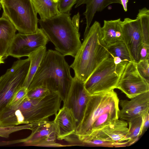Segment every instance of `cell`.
Here are the masks:
<instances>
[{"instance_id":"obj_1","label":"cell","mask_w":149,"mask_h":149,"mask_svg":"<svg viewBox=\"0 0 149 149\" xmlns=\"http://www.w3.org/2000/svg\"><path fill=\"white\" fill-rule=\"evenodd\" d=\"M119 99L114 91L89 95L74 133L79 138L114 123L119 118Z\"/></svg>"},{"instance_id":"obj_2","label":"cell","mask_w":149,"mask_h":149,"mask_svg":"<svg viewBox=\"0 0 149 149\" xmlns=\"http://www.w3.org/2000/svg\"><path fill=\"white\" fill-rule=\"evenodd\" d=\"M70 68L64 56L56 50H48L33 78L28 90L44 86L51 92H58L64 102L73 81Z\"/></svg>"},{"instance_id":"obj_3","label":"cell","mask_w":149,"mask_h":149,"mask_svg":"<svg viewBox=\"0 0 149 149\" xmlns=\"http://www.w3.org/2000/svg\"><path fill=\"white\" fill-rule=\"evenodd\" d=\"M101 28L96 21L89 28L70 66L74 70V77L84 83L97 67L110 56L102 41Z\"/></svg>"},{"instance_id":"obj_4","label":"cell","mask_w":149,"mask_h":149,"mask_svg":"<svg viewBox=\"0 0 149 149\" xmlns=\"http://www.w3.org/2000/svg\"><path fill=\"white\" fill-rule=\"evenodd\" d=\"M70 15L60 13L50 18L38 19V22L56 51L64 56L75 58L81 43L79 31L73 26Z\"/></svg>"},{"instance_id":"obj_5","label":"cell","mask_w":149,"mask_h":149,"mask_svg":"<svg viewBox=\"0 0 149 149\" xmlns=\"http://www.w3.org/2000/svg\"><path fill=\"white\" fill-rule=\"evenodd\" d=\"M128 63L123 61L116 65L110 55L97 67L84 83L86 92L91 95L117 88L121 75Z\"/></svg>"},{"instance_id":"obj_6","label":"cell","mask_w":149,"mask_h":149,"mask_svg":"<svg viewBox=\"0 0 149 149\" xmlns=\"http://www.w3.org/2000/svg\"><path fill=\"white\" fill-rule=\"evenodd\" d=\"M2 14L6 17L19 33H35L38 29L37 13L31 0H0Z\"/></svg>"},{"instance_id":"obj_7","label":"cell","mask_w":149,"mask_h":149,"mask_svg":"<svg viewBox=\"0 0 149 149\" xmlns=\"http://www.w3.org/2000/svg\"><path fill=\"white\" fill-rule=\"evenodd\" d=\"M62 99L57 92H51L45 96L32 99L27 97L21 103L25 124L49 120L60 109Z\"/></svg>"},{"instance_id":"obj_8","label":"cell","mask_w":149,"mask_h":149,"mask_svg":"<svg viewBox=\"0 0 149 149\" xmlns=\"http://www.w3.org/2000/svg\"><path fill=\"white\" fill-rule=\"evenodd\" d=\"M30 65L28 58L18 60L0 77V114L7 107L15 92L23 86Z\"/></svg>"},{"instance_id":"obj_9","label":"cell","mask_w":149,"mask_h":149,"mask_svg":"<svg viewBox=\"0 0 149 149\" xmlns=\"http://www.w3.org/2000/svg\"><path fill=\"white\" fill-rule=\"evenodd\" d=\"M43 30L38 28L36 32L15 35L5 56H11L17 58L28 56L41 47L46 46L49 41Z\"/></svg>"},{"instance_id":"obj_10","label":"cell","mask_w":149,"mask_h":149,"mask_svg":"<svg viewBox=\"0 0 149 149\" xmlns=\"http://www.w3.org/2000/svg\"><path fill=\"white\" fill-rule=\"evenodd\" d=\"M32 124L31 134L17 142H22L27 146L47 147L71 146L56 142L57 134L53 121L35 122Z\"/></svg>"},{"instance_id":"obj_11","label":"cell","mask_w":149,"mask_h":149,"mask_svg":"<svg viewBox=\"0 0 149 149\" xmlns=\"http://www.w3.org/2000/svg\"><path fill=\"white\" fill-rule=\"evenodd\" d=\"M117 88L131 99L149 92V82L140 74L136 63L131 61L127 64L120 78Z\"/></svg>"},{"instance_id":"obj_12","label":"cell","mask_w":149,"mask_h":149,"mask_svg":"<svg viewBox=\"0 0 149 149\" xmlns=\"http://www.w3.org/2000/svg\"><path fill=\"white\" fill-rule=\"evenodd\" d=\"M123 42L129 52L132 61H140V52L143 40L140 22L136 17L133 19L125 18L122 22Z\"/></svg>"},{"instance_id":"obj_13","label":"cell","mask_w":149,"mask_h":149,"mask_svg":"<svg viewBox=\"0 0 149 149\" xmlns=\"http://www.w3.org/2000/svg\"><path fill=\"white\" fill-rule=\"evenodd\" d=\"M89 95L84 88V83L74 77L63 106L72 111L76 120L77 125L81 120Z\"/></svg>"},{"instance_id":"obj_14","label":"cell","mask_w":149,"mask_h":149,"mask_svg":"<svg viewBox=\"0 0 149 149\" xmlns=\"http://www.w3.org/2000/svg\"><path fill=\"white\" fill-rule=\"evenodd\" d=\"M119 104L121 107L119 113V118L127 121L149 112V92L145 93L131 99V100H121Z\"/></svg>"},{"instance_id":"obj_15","label":"cell","mask_w":149,"mask_h":149,"mask_svg":"<svg viewBox=\"0 0 149 149\" xmlns=\"http://www.w3.org/2000/svg\"><path fill=\"white\" fill-rule=\"evenodd\" d=\"M128 125L127 122L118 119L114 123L86 136L115 143L123 142L128 131Z\"/></svg>"},{"instance_id":"obj_16","label":"cell","mask_w":149,"mask_h":149,"mask_svg":"<svg viewBox=\"0 0 149 149\" xmlns=\"http://www.w3.org/2000/svg\"><path fill=\"white\" fill-rule=\"evenodd\" d=\"M53 121L56 128L57 139L63 140L74 133L77 126V122L72 111L63 107L55 115Z\"/></svg>"},{"instance_id":"obj_17","label":"cell","mask_w":149,"mask_h":149,"mask_svg":"<svg viewBox=\"0 0 149 149\" xmlns=\"http://www.w3.org/2000/svg\"><path fill=\"white\" fill-rule=\"evenodd\" d=\"M122 22L120 18L104 21L101 28V40L107 48L123 41Z\"/></svg>"},{"instance_id":"obj_18","label":"cell","mask_w":149,"mask_h":149,"mask_svg":"<svg viewBox=\"0 0 149 149\" xmlns=\"http://www.w3.org/2000/svg\"><path fill=\"white\" fill-rule=\"evenodd\" d=\"M114 3L121 4L120 0H78L75 6L77 8L86 4V10L84 13L86 20V26L84 36L87 33L94 16L97 12H101L108 6Z\"/></svg>"},{"instance_id":"obj_19","label":"cell","mask_w":149,"mask_h":149,"mask_svg":"<svg viewBox=\"0 0 149 149\" xmlns=\"http://www.w3.org/2000/svg\"><path fill=\"white\" fill-rule=\"evenodd\" d=\"M16 31L11 22L2 14L0 17V57L4 59Z\"/></svg>"},{"instance_id":"obj_20","label":"cell","mask_w":149,"mask_h":149,"mask_svg":"<svg viewBox=\"0 0 149 149\" xmlns=\"http://www.w3.org/2000/svg\"><path fill=\"white\" fill-rule=\"evenodd\" d=\"M35 10L40 19L50 18L59 14L58 2L54 0H31Z\"/></svg>"},{"instance_id":"obj_21","label":"cell","mask_w":149,"mask_h":149,"mask_svg":"<svg viewBox=\"0 0 149 149\" xmlns=\"http://www.w3.org/2000/svg\"><path fill=\"white\" fill-rule=\"evenodd\" d=\"M46 46L39 48L28 56L30 61L28 72L23 85L28 88L46 52Z\"/></svg>"},{"instance_id":"obj_22","label":"cell","mask_w":149,"mask_h":149,"mask_svg":"<svg viewBox=\"0 0 149 149\" xmlns=\"http://www.w3.org/2000/svg\"><path fill=\"white\" fill-rule=\"evenodd\" d=\"M77 136V146L113 147H125L128 146V144L127 141L124 142L115 143L88 136L79 138Z\"/></svg>"},{"instance_id":"obj_23","label":"cell","mask_w":149,"mask_h":149,"mask_svg":"<svg viewBox=\"0 0 149 149\" xmlns=\"http://www.w3.org/2000/svg\"><path fill=\"white\" fill-rule=\"evenodd\" d=\"M143 122V119L142 116L133 118L128 122V130L124 139V141H127L128 146L136 141L139 137L141 135Z\"/></svg>"},{"instance_id":"obj_24","label":"cell","mask_w":149,"mask_h":149,"mask_svg":"<svg viewBox=\"0 0 149 149\" xmlns=\"http://www.w3.org/2000/svg\"><path fill=\"white\" fill-rule=\"evenodd\" d=\"M139 21L143 44L149 45V10L144 7L139 10L136 17Z\"/></svg>"},{"instance_id":"obj_25","label":"cell","mask_w":149,"mask_h":149,"mask_svg":"<svg viewBox=\"0 0 149 149\" xmlns=\"http://www.w3.org/2000/svg\"><path fill=\"white\" fill-rule=\"evenodd\" d=\"M107 48L111 56L119 57L123 61L128 62L132 61L127 49L123 41L111 45Z\"/></svg>"},{"instance_id":"obj_26","label":"cell","mask_w":149,"mask_h":149,"mask_svg":"<svg viewBox=\"0 0 149 149\" xmlns=\"http://www.w3.org/2000/svg\"><path fill=\"white\" fill-rule=\"evenodd\" d=\"M32 123L25 124L21 125L2 127L0 126V137L8 138L13 133L25 130H31Z\"/></svg>"},{"instance_id":"obj_27","label":"cell","mask_w":149,"mask_h":149,"mask_svg":"<svg viewBox=\"0 0 149 149\" xmlns=\"http://www.w3.org/2000/svg\"><path fill=\"white\" fill-rule=\"evenodd\" d=\"M28 92L27 88L20 87L15 93L7 107L14 108L21 104L27 97Z\"/></svg>"},{"instance_id":"obj_28","label":"cell","mask_w":149,"mask_h":149,"mask_svg":"<svg viewBox=\"0 0 149 149\" xmlns=\"http://www.w3.org/2000/svg\"><path fill=\"white\" fill-rule=\"evenodd\" d=\"M50 92V91L45 87L38 86L28 90L27 97L32 99L41 98L47 95Z\"/></svg>"},{"instance_id":"obj_29","label":"cell","mask_w":149,"mask_h":149,"mask_svg":"<svg viewBox=\"0 0 149 149\" xmlns=\"http://www.w3.org/2000/svg\"><path fill=\"white\" fill-rule=\"evenodd\" d=\"M136 67L140 74L149 82V58L140 61L136 63Z\"/></svg>"},{"instance_id":"obj_30","label":"cell","mask_w":149,"mask_h":149,"mask_svg":"<svg viewBox=\"0 0 149 149\" xmlns=\"http://www.w3.org/2000/svg\"><path fill=\"white\" fill-rule=\"evenodd\" d=\"M78 0H59L58 8L61 13H70L73 6Z\"/></svg>"},{"instance_id":"obj_31","label":"cell","mask_w":149,"mask_h":149,"mask_svg":"<svg viewBox=\"0 0 149 149\" xmlns=\"http://www.w3.org/2000/svg\"><path fill=\"white\" fill-rule=\"evenodd\" d=\"M149 45L143 44L140 52V61L149 58Z\"/></svg>"},{"instance_id":"obj_32","label":"cell","mask_w":149,"mask_h":149,"mask_svg":"<svg viewBox=\"0 0 149 149\" xmlns=\"http://www.w3.org/2000/svg\"><path fill=\"white\" fill-rule=\"evenodd\" d=\"M143 119V125L141 132V135L147 130L149 125V112L142 116Z\"/></svg>"},{"instance_id":"obj_33","label":"cell","mask_w":149,"mask_h":149,"mask_svg":"<svg viewBox=\"0 0 149 149\" xmlns=\"http://www.w3.org/2000/svg\"><path fill=\"white\" fill-rule=\"evenodd\" d=\"M80 14L79 13L74 15L71 19L72 23L74 27L79 31V22L80 19Z\"/></svg>"},{"instance_id":"obj_34","label":"cell","mask_w":149,"mask_h":149,"mask_svg":"<svg viewBox=\"0 0 149 149\" xmlns=\"http://www.w3.org/2000/svg\"><path fill=\"white\" fill-rule=\"evenodd\" d=\"M129 0H120L121 2V4L123 6V9L126 12L127 10V3Z\"/></svg>"},{"instance_id":"obj_35","label":"cell","mask_w":149,"mask_h":149,"mask_svg":"<svg viewBox=\"0 0 149 149\" xmlns=\"http://www.w3.org/2000/svg\"><path fill=\"white\" fill-rule=\"evenodd\" d=\"M113 59V61L114 63L116 65L118 64L121 63L123 61L122 59L120 57H116V56H112Z\"/></svg>"},{"instance_id":"obj_36","label":"cell","mask_w":149,"mask_h":149,"mask_svg":"<svg viewBox=\"0 0 149 149\" xmlns=\"http://www.w3.org/2000/svg\"><path fill=\"white\" fill-rule=\"evenodd\" d=\"M4 59L3 57H0V64L4 63Z\"/></svg>"},{"instance_id":"obj_37","label":"cell","mask_w":149,"mask_h":149,"mask_svg":"<svg viewBox=\"0 0 149 149\" xmlns=\"http://www.w3.org/2000/svg\"><path fill=\"white\" fill-rule=\"evenodd\" d=\"M1 5L0 3V10H1Z\"/></svg>"},{"instance_id":"obj_38","label":"cell","mask_w":149,"mask_h":149,"mask_svg":"<svg viewBox=\"0 0 149 149\" xmlns=\"http://www.w3.org/2000/svg\"></svg>"}]
</instances>
